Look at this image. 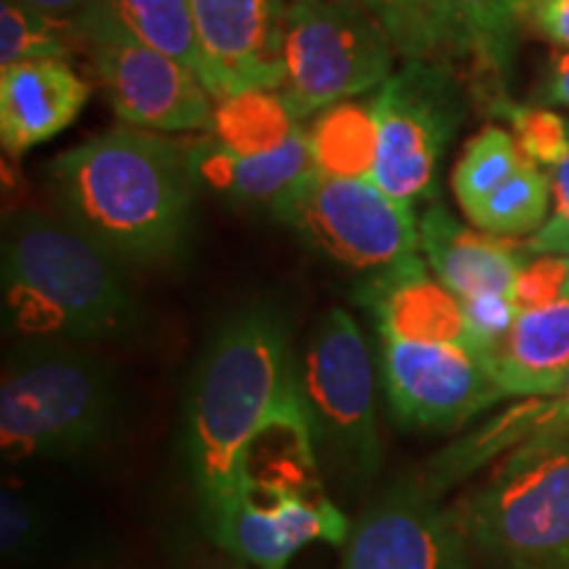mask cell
Returning <instances> with one entry per match:
<instances>
[{
    "mask_svg": "<svg viewBox=\"0 0 569 569\" xmlns=\"http://www.w3.org/2000/svg\"><path fill=\"white\" fill-rule=\"evenodd\" d=\"M419 251L459 301H472L509 296L528 246L517 243V238L467 230L443 206H430L419 219Z\"/></svg>",
    "mask_w": 569,
    "mask_h": 569,
    "instance_id": "17",
    "label": "cell"
},
{
    "mask_svg": "<svg viewBox=\"0 0 569 569\" xmlns=\"http://www.w3.org/2000/svg\"><path fill=\"white\" fill-rule=\"evenodd\" d=\"M422 478L382 490L351 525L340 569H472V546L457 509Z\"/></svg>",
    "mask_w": 569,
    "mask_h": 569,
    "instance_id": "11",
    "label": "cell"
},
{
    "mask_svg": "<svg viewBox=\"0 0 569 569\" xmlns=\"http://www.w3.org/2000/svg\"><path fill=\"white\" fill-rule=\"evenodd\" d=\"M457 511L490 569H569V451L528 465L501 461Z\"/></svg>",
    "mask_w": 569,
    "mask_h": 569,
    "instance_id": "7",
    "label": "cell"
},
{
    "mask_svg": "<svg viewBox=\"0 0 569 569\" xmlns=\"http://www.w3.org/2000/svg\"><path fill=\"white\" fill-rule=\"evenodd\" d=\"M528 161L530 159L517 146L515 134L503 127H486L475 134L453 169V196H457L461 211H469L475 203H480Z\"/></svg>",
    "mask_w": 569,
    "mask_h": 569,
    "instance_id": "26",
    "label": "cell"
},
{
    "mask_svg": "<svg viewBox=\"0 0 569 569\" xmlns=\"http://www.w3.org/2000/svg\"><path fill=\"white\" fill-rule=\"evenodd\" d=\"M356 298L372 311L380 338L467 346L465 303L430 274L419 253L375 272Z\"/></svg>",
    "mask_w": 569,
    "mask_h": 569,
    "instance_id": "15",
    "label": "cell"
},
{
    "mask_svg": "<svg viewBox=\"0 0 569 569\" xmlns=\"http://www.w3.org/2000/svg\"><path fill=\"white\" fill-rule=\"evenodd\" d=\"M232 569H246V567H240V565H238V567H232Z\"/></svg>",
    "mask_w": 569,
    "mask_h": 569,
    "instance_id": "37",
    "label": "cell"
},
{
    "mask_svg": "<svg viewBox=\"0 0 569 569\" xmlns=\"http://www.w3.org/2000/svg\"><path fill=\"white\" fill-rule=\"evenodd\" d=\"M551 198L553 217L569 224V153L559 167L551 169Z\"/></svg>",
    "mask_w": 569,
    "mask_h": 569,
    "instance_id": "36",
    "label": "cell"
},
{
    "mask_svg": "<svg viewBox=\"0 0 569 569\" xmlns=\"http://www.w3.org/2000/svg\"><path fill=\"white\" fill-rule=\"evenodd\" d=\"M396 48L359 0H288L282 21V88L303 122L327 106L382 88Z\"/></svg>",
    "mask_w": 569,
    "mask_h": 569,
    "instance_id": "6",
    "label": "cell"
},
{
    "mask_svg": "<svg viewBox=\"0 0 569 569\" xmlns=\"http://www.w3.org/2000/svg\"><path fill=\"white\" fill-rule=\"evenodd\" d=\"M569 296V256L530 253L525 256L511 284V303L517 315L543 309Z\"/></svg>",
    "mask_w": 569,
    "mask_h": 569,
    "instance_id": "29",
    "label": "cell"
},
{
    "mask_svg": "<svg viewBox=\"0 0 569 569\" xmlns=\"http://www.w3.org/2000/svg\"><path fill=\"white\" fill-rule=\"evenodd\" d=\"M407 61L446 59L438 0H361Z\"/></svg>",
    "mask_w": 569,
    "mask_h": 569,
    "instance_id": "27",
    "label": "cell"
},
{
    "mask_svg": "<svg viewBox=\"0 0 569 569\" xmlns=\"http://www.w3.org/2000/svg\"><path fill=\"white\" fill-rule=\"evenodd\" d=\"M559 451H569V422H565L557 430L546 432V436L530 438L528 443L517 446L515 451H509L503 457V465H528V461L543 459L549 453H559Z\"/></svg>",
    "mask_w": 569,
    "mask_h": 569,
    "instance_id": "32",
    "label": "cell"
},
{
    "mask_svg": "<svg viewBox=\"0 0 569 569\" xmlns=\"http://www.w3.org/2000/svg\"><path fill=\"white\" fill-rule=\"evenodd\" d=\"M486 365L507 398L557 396L569 377V296L517 315Z\"/></svg>",
    "mask_w": 569,
    "mask_h": 569,
    "instance_id": "19",
    "label": "cell"
},
{
    "mask_svg": "<svg viewBox=\"0 0 569 569\" xmlns=\"http://www.w3.org/2000/svg\"><path fill=\"white\" fill-rule=\"evenodd\" d=\"M284 0H190L201 82L213 101L282 88Z\"/></svg>",
    "mask_w": 569,
    "mask_h": 569,
    "instance_id": "13",
    "label": "cell"
},
{
    "mask_svg": "<svg viewBox=\"0 0 569 569\" xmlns=\"http://www.w3.org/2000/svg\"><path fill=\"white\" fill-rule=\"evenodd\" d=\"M380 343V380L398 425L453 430L507 398L472 348L396 338Z\"/></svg>",
    "mask_w": 569,
    "mask_h": 569,
    "instance_id": "12",
    "label": "cell"
},
{
    "mask_svg": "<svg viewBox=\"0 0 569 569\" xmlns=\"http://www.w3.org/2000/svg\"><path fill=\"white\" fill-rule=\"evenodd\" d=\"M269 211L303 243L356 272H382L419 251L415 209L375 180H343L315 169Z\"/></svg>",
    "mask_w": 569,
    "mask_h": 569,
    "instance_id": "9",
    "label": "cell"
},
{
    "mask_svg": "<svg viewBox=\"0 0 569 569\" xmlns=\"http://www.w3.org/2000/svg\"><path fill=\"white\" fill-rule=\"evenodd\" d=\"M117 415L113 377L74 343L30 340L0 382V448L9 461L74 459L96 451Z\"/></svg>",
    "mask_w": 569,
    "mask_h": 569,
    "instance_id": "4",
    "label": "cell"
},
{
    "mask_svg": "<svg viewBox=\"0 0 569 569\" xmlns=\"http://www.w3.org/2000/svg\"><path fill=\"white\" fill-rule=\"evenodd\" d=\"M51 177L67 222L117 261L163 264L180 256L196 198L180 142L113 127L56 156Z\"/></svg>",
    "mask_w": 569,
    "mask_h": 569,
    "instance_id": "2",
    "label": "cell"
},
{
    "mask_svg": "<svg viewBox=\"0 0 569 569\" xmlns=\"http://www.w3.org/2000/svg\"><path fill=\"white\" fill-rule=\"evenodd\" d=\"M80 51L77 27L19 3L0 0V67L24 61H69Z\"/></svg>",
    "mask_w": 569,
    "mask_h": 569,
    "instance_id": "24",
    "label": "cell"
},
{
    "mask_svg": "<svg viewBox=\"0 0 569 569\" xmlns=\"http://www.w3.org/2000/svg\"><path fill=\"white\" fill-rule=\"evenodd\" d=\"M317 172L343 180H372L380 153V130L372 103L340 101L319 111L306 130Z\"/></svg>",
    "mask_w": 569,
    "mask_h": 569,
    "instance_id": "21",
    "label": "cell"
},
{
    "mask_svg": "<svg viewBox=\"0 0 569 569\" xmlns=\"http://www.w3.org/2000/svg\"><path fill=\"white\" fill-rule=\"evenodd\" d=\"M359 3H361V0H359Z\"/></svg>",
    "mask_w": 569,
    "mask_h": 569,
    "instance_id": "38",
    "label": "cell"
},
{
    "mask_svg": "<svg viewBox=\"0 0 569 569\" xmlns=\"http://www.w3.org/2000/svg\"><path fill=\"white\" fill-rule=\"evenodd\" d=\"M551 201V174L528 161L493 193L465 211V217L472 227L496 238H530L549 222Z\"/></svg>",
    "mask_w": 569,
    "mask_h": 569,
    "instance_id": "23",
    "label": "cell"
},
{
    "mask_svg": "<svg viewBox=\"0 0 569 569\" xmlns=\"http://www.w3.org/2000/svg\"><path fill=\"white\" fill-rule=\"evenodd\" d=\"M298 130L301 122L280 90L253 88L213 101L211 138L240 156L280 151Z\"/></svg>",
    "mask_w": 569,
    "mask_h": 569,
    "instance_id": "22",
    "label": "cell"
},
{
    "mask_svg": "<svg viewBox=\"0 0 569 569\" xmlns=\"http://www.w3.org/2000/svg\"><path fill=\"white\" fill-rule=\"evenodd\" d=\"M380 153L372 180L415 209L436 188L440 161L465 122L467 101L440 61H407L375 96Z\"/></svg>",
    "mask_w": 569,
    "mask_h": 569,
    "instance_id": "10",
    "label": "cell"
},
{
    "mask_svg": "<svg viewBox=\"0 0 569 569\" xmlns=\"http://www.w3.org/2000/svg\"><path fill=\"white\" fill-rule=\"evenodd\" d=\"M19 3L30 6V9L40 13H48V17L53 19L71 21V24H74L96 0H19Z\"/></svg>",
    "mask_w": 569,
    "mask_h": 569,
    "instance_id": "34",
    "label": "cell"
},
{
    "mask_svg": "<svg viewBox=\"0 0 569 569\" xmlns=\"http://www.w3.org/2000/svg\"><path fill=\"white\" fill-rule=\"evenodd\" d=\"M498 117L507 119L515 132L517 146L538 167H559L569 153V122L557 111L540 109V106H519L498 101L493 106Z\"/></svg>",
    "mask_w": 569,
    "mask_h": 569,
    "instance_id": "28",
    "label": "cell"
},
{
    "mask_svg": "<svg viewBox=\"0 0 569 569\" xmlns=\"http://www.w3.org/2000/svg\"><path fill=\"white\" fill-rule=\"evenodd\" d=\"M269 432L288 436L317 461L288 319L274 306L253 303L217 327L184 401V457L198 517L222 549L256 488L253 448Z\"/></svg>",
    "mask_w": 569,
    "mask_h": 569,
    "instance_id": "1",
    "label": "cell"
},
{
    "mask_svg": "<svg viewBox=\"0 0 569 569\" xmlns=\"http://www.w3.org/2000/svg\"><path fill=\"white\" fill-rule=\"evenodd\" d=\"M184 151L196 190H206L232 203H267L269 209L317 169L303 127L288 146L264 156H240L213 138L190 142Z\"/></svg>",
    "mask_w": 569,
    "mask_h": 569,
    "instance_id": "18",
    "label": "cell"
},
{
    "mask_svg": "<svg viewBox=\"0 0 569 569\" xmlns=\"http://www.w3.org/2000/svg\"><path fill=\"white\" fill-rule=\"evenodd\" d=\"M119 21L172 59L188 63L201 77V56L190 0H106Z\"/></svg>",
    "mask_w": 569,
    "mask_h": 569,
    "instance_id": "25",
    "label": "cell"
},
{
    "mask_svg": "<svg viewBox=\"0 0 569 569\" xmlns=\"http://www.w3.org/2000/svg\"><path fill=\"white\" fill-rule=\"evenodd\" d=\"M530 251L536 253H561L569 256V224L551 217L536 234L528 238Z\"/></svg>",
    "mask_w": 569,
    "mask_h": 569,
    "instance_id": "33",
    "label": "cell"
},
{
    "mask_svg": "<svg viewBox=\"0 0 569 569\" xmlns=\"http://www.w3.org/2000/svg\"><path fill=\"white\" fill-rule=\"evenodd\" d=\"M351 525L317 480L296 482L288 475L256 478L224 551L256 569H288L296 553L317 540L343 549Z\"/></svg>",
    "mask_w": 569,
    "mask_h": 569,
    "instance_id": "14",
    "label": "cell"
},
{
    "mask_svg": "<svg viewBox=\"0 0 569 569\" xmlns=\"http://www.w3.org/2000/svg\"><path fill=\"white\" fill-rule=\"evenodd\" d=\"M446 56H465L493 77H507L517 53L525 0H438Z\"/></svg>",
    "mask_w": 569,
    "mask_h": 569,
    "instance_id": "20",
    "label": "cell"
},
{
    "mask_svg": "<svg viewBox=\"0 0 569 569\" xmlns=\"http://www.w3.org/2000/svg\"><path fill=\"white\" fill-rule=\"evenodd\" d=\"M80 51L96 63L106 98L127 127L151 132L209 130L213 98L188 63L132 34L96 0L74 21Z\"/></svg>",
    "mask_w": 569,
    "mask_h": 569,
    "instance_id": "8",
    "label": "cell"
},
{
    "mask_svg": "<svg viewBox=\"0 0 569 569\" xmlns=\"http://www.w3.org/2000/svg\"><path fill=\"white\" fill-rule=\"evenodd\" d=\"M90 98L69 61L42 59L0 67V142L19 159L74 124Z\"/></svg>",
    "mask_w": 569,
    "mask_h": 569,
    "instance_id": "16",
    "label": "cell"
},
{
    "mask_svg": "<svg viewBox=\"0 0 569 569\" xmlns=\"http://www.w3.org/2000/svg\"><path fill=\"white\" fill-rule=\"evenodd\" d=\"M48 522L40 503L19 488L6 486L0 496V536L9 559H34L46 543Z\"/></svg>",
    "mask_w": 569,
    "mask_h": 569,
    "instance_id": "30",
    "label": "cell"
},
{
    "mask_svg": "<svg viewBox=\"0 0 569 569\" xmlns=\"http://www.w3.org/2000/svg\"><path fill=\"white\" fill-rule=\"evenodd\" d=\"M3 309L30 340L96 343L138 327L119 261L71 222L40 211H21L6 227Z\"/></svg>",
    "mask_w": 569,
    "mask_h": 569,
    "instance_id": "3",
    "label": "cell"
},
{
    "mask_svg": "<svg viewBox=\"0 0 569 569\" xmlns=\"http://www.w3.org/2000/svg\"><path fill=\"white\" fill-rule=\"evenodd\" d=\"M315 451L348 486H365L382 461L375 417V367L361 327L343 309L315 325L298 356Z\"/></svg>",
    "mask_w": 569,
    "mask_h": 569,
    "instance_id": "5",
    "label": "cell"
},
{
    "mask_svg": "<svg viewBox=\"0 0 569 569\" xmlns=\"http://www.w3.org/2000/svg\"><path fill=\"white\" fill-rule=\"evenodd\" d=\"M525 21L551 46L569 51V0H525Z\"/></svg>",
    "mask_w": 569,
    "mask_h": 569,
    "instance_id": "31",
    "label": "cell"
},
{
    "mask_svg": "<svg viewBox=\"0 0 569 569\" xmlns=\"http://www.w3.org/2000/svg\"><path fill=\"white\" fill-rule=\"evenodd\" d=\"M546 98H549L551 103L569 109V51L553 56L549 84H546Z\"/></svg>",
    "mask_w": 569,
    "mask_h": 569,
    "instance_id": "35",
    "label": "cell"
}]
</instances>
